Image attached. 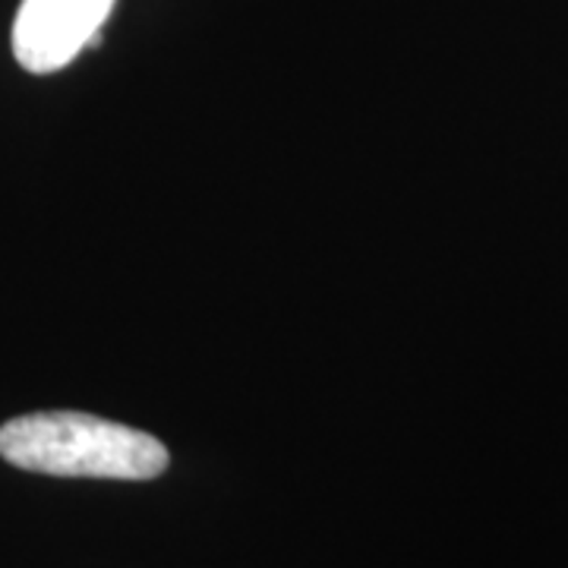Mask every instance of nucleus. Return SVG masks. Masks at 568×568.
I'll use <instances>...</instances> for the list:
<instances>
[{"label": "nucleus", "instance_id": "obj_2", "mask_svg": "<svg viewBox=\"0 0 568 568\" xmlns=\"http://www.w3.org/2000/svg\"><path fill=\"white\" fill-rule=\"evenodd\" d=\"M114 0H22L13 22V54L29 73H58L85 48L102 44Z\"/></svg>", "mask_w": 568, "mask_h": 568}, {"label": "nucleus", "instance_id": "obj_1", "mask_svg": "<svg viewBox=\"0 0 568 568\" xmlns=\"http://www.w3.org/2000/svg\"><path fill=\"white\" fill-rule=\"evenodd\" d=\"M0 458L36 474L99 480H152L171 462L155 436L80 410L7 420L0 426Z\"/></svg>", "mask_w": 568, "mask_h": 568}]
</instances>
